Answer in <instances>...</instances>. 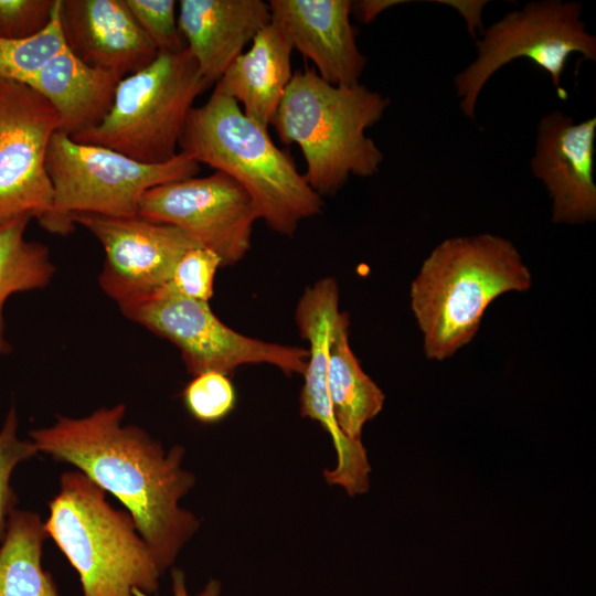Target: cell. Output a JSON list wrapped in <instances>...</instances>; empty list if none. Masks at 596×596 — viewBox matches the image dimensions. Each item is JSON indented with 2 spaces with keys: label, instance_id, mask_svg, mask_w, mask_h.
Listing matches in <instances>:
<instances>
[{
  "label": "cell",
  "instance_id": "obj_26",
  "mask_svg": "<svg viewBox=\"0 0 596 596\" xmlns=\"http://www.w3.org/2000/svg\"><path fill=\"white\" fill-rule=\"evenodd\" d=\"M222 266L212 251L198 246L189 249L178 262L169 285L181 296L206 301L214 291V278Z\"/></svg>",
  "mask_w": 596,
  "mask_h": 596
},
{
  "label": "cell",
  "instance_id": "obj_17",
  "mask_svg": "<svg viewBox=\"0 0 596 596\" xmlns=\"http://www.w3.org/2000/svg\"><path fill=\"white\" fill-rule=\"evenodd\" d=\"M292 51L283 26L270 19L251 47L230 64L213 92L234 99L247 117L268 129L294 75Z\"/></svg>",
  "mask_w": 596,
  "mask_h": 596
},
{
  "label": "cell",
  "instance_id": "obj_11",
  "mask_svg": "<svg viewBox=\"0 0 596 596\" xmlns=\"http://www.w3.org/2000/svg\"><path fill=\"white\" fill-rule=\"evenodd\" d=\"M137 214L187 232L201 246L214 252L222 266L236 264L247 254L253 226L258 220L247 191L220 171L148 190Z\"/></svg>",
  "mask_w": 596,
  "mask_h": 596
},
{
  "label": "cell",
  "instance_id": "obj_5",
  "mask_svg": "<svg viewBox=\"0 0 596 596\" xmlns=\"http://www.w3.org/2000/svg\"><path fill=\"white\" fill-rule=\"evenodd\" d=\"M47 538L76 571L82 596H134L159 589L160 568L132 517L79 470L64 471L49 502Z\"/></svg>",
  "mask_w": 596,
  "mask_h": 596
},
{
  "label": "cell",
  "instance_id": "obj_23",
  "mask_svg": "<svg viewBox=\"0 0 596 596\" xmlns=\"http://www.w3.org/2000/svg\"><path fill=\"white\" fill-rule=\"evenodd\" d=\"M14 405L9 408L0 428V542L7 531L10 514L18 503L11 479L15 468L39 451L30 439H21Z\"/></svg>",
  "mask_w": 596,
  "mask_h": 596
},
{
  "label": "cell",
  "instance_id": "obj_15",
  "mask_svg": "<svg viewBox=\"0 0 596 596\" xmlns=\"http://www.w3.org/2000/svg\"><path fill=\"white\" fill-rule=\"evenodd\" d=\"M349 0H270L272 19L292 49L312 62L316 73L332 85H354L366 65L350 21Z\"/></svg>",
  "mask_w": 596,
  "mask_h": 596
},
{
  "label": "cell",
  "instance_id": "obj_29",
  "mask_svg": "<svg viewBox=\"0 0 596 596\" xmlns=\"http://www.w3.org/2000/svg\"><path fill=\"white\" fill-rule=\"evenodd\" d=\"M401 2L393 0H364L358 2L356 9L363 22L369 23L383 10Z\"/></svg>",
  "mask_w": 596,
  "mask_h": 596
},
{
  "label": "cell",
  "instance_id": "obj_7",
  "mask_svg": "<svg viewBox=\"0 0 596 596\" xmlns=\"http://www.w3.org/2000/svg\"><path fill=\"white\" fill-rule=\"evenodd\" d=\"M46 168L53 204L40 224L47 232L67 235L79 214L136 215L148 190L195 177L200 163L180 151L169 161L148 164L56 131L49 145Z\"/></svg>",
  "mask_w": 596,
  "mask_h": 596
},
{
  "label": "cell",
  "instance_id": "obj_24",
  "mask_svg": "<svg viewBox=\"0 0 596 596\" xmlns=\"http://www.w3.org/2000/svg\"><path fill=\"white\" fill-rule=\"evenodd\" d=\"M182 400L193 418L213 424L233 411L236 393L226 374L207 371L193 376L182 392Z\"/></svg>",
  "mask_w": 596,
  "mask_h": 596
},
{
  "label": "cell",
  "instance_id": "obj_13",
  "mask_svg": "<svg viewBox=\"0 0 596 596\" xmlns=\"http://www.w3.org/2000/svg\"><path fill=\"white\" fill-rule=\"evenodd\" d=\"M595 137V117L575 123L554 110L539 121L530 167L552 199L554 223L585 224L596 219Z\"/></svg>",
  "mask_w": 596,
  "mask_h": 596
},
{
  "label": "cell",
  "instance_id": "obj_28",
  "mask_svg": "<svg viewBox=\"0 0 596 596\" xmlns=\"http://www.w3.org/2000/svg\"><path fill=\"white\" fill-rule=\"evenodd\" d=\"M172 595L173 596H190L187 589L185 575L183 571L173 568L171 572ZM221 584L219 581H210L205 587L196 596H220ZM134 596H153L139 589L132 590Z\"/></svg>",
  "mask_w": 596,
  "mask_h": 596
},
{
  "label": "cell",
  "instance_id": "obj_27",
  "mask_svg": "<svg viewBox=\"0 0 596 596\" xmlns=\"http://www.w3.org/2000/svg\"><path fill=\"white\" fill-rule=\"evenodd\" d=\"M57 0H0V38L24 39L52 20Z\"/></svg>",
  "mask_w": 596,
  "mask_h": 596
},
{
  "label": "cell",
  "instance_id": "obj_18",
  "mask_svg": "<svg viewBox=\"0 0 596 596\" xmlns=\"http://www.w3.org/2000/svg\"><path fill=\"white\" fill-rule=\"evenodd\" d=\"M121 78L85 64L66 46L35 74L28 86L55 109L61 121L58 131L75 137L105 119Z\"/></svg>",
  "mask_w": 596,
  "mask_h": 596
},
{
  "label": "cell",
  "instance_id": "obj_10",
  "mask_svg": "<svg viewBox=\"0 0 596 596\" xmlns=\"http://www.w3.org/2000/svg\"><path fill=\"white\" fill-rule=\"evenodd\" d=\"M61 121L32 87L0 78V226L15 219L41 223L53 204L47 149Z\"/></svg>",
  "mask_w": 596,
  "mask_h": 596
},
{
  "label": "cell",
  "instance_id": "obj_2",
  "mask_svg": "<svg viewBox=\"0 0 596 596\" xmlns=\"http://www.w3.org/2000/svg\"><path fill=\"white\" fill-rule=\"evenodd\" d=\"M531 286V270L509 240L489 233L444 240L424 259L409 289L425 356H453L477 334L492 301Z\"/></svg>",
  "mask_w": 596,
  "mask_h": 596
},
{
  "label": "cell",
  "instance_id": "obj_8",
  "mask_svg": "<svg viewBox=\"0 0 596 596\" xmlns=\"http://www.w3.org/2000/svg\"><path fill=\"white\" fill-rule=\"evenodd\" d=\"M582 9L578 2L533 1L482 31V38L476 41V60L454 79L461 111L473 119L477 99L488 79L521 57L549 73L558 96L565 99L561 77L570 55L579 53L585 60L596 61V38L581 20Z\"/></svg>",
  "mask_w": 596,
  "mask_h": 596
},
{
  "label": "cell",
  "instance_id": "obj_12",
  "mask_svg": "<svg viewBox=\"0 0 596 596\" xmlns=\"http://www.w3.org/2000/svg\"><path fill=\"white\" fill-rule=\"evenodd\" d=\"M73 223L85 227L102 245L105 260L98 283L118 306L169 284L180 258L201 246L181 228L138 214H79Z\"/></svg>",
  "mask_w": 596,
  "mask_h": 596
},
{
  "label": "cell",
  "instance_id": "obj_14",
  "mask_svg": "<svg viewBox=\"0 0 596 596\" xmlns=\"http://www.w3.org/2000/svg\"><path fill=\"white\" fill-rule=\"evenodd\" d=\"M67 49L85 64L120 77L158 55L126 0H58Z\"/></svg>",
  "mask_w": 596,
  "mask_h": 596
},
{
  "label": "cell",
  "instance_id": "obj_1",
  "mask_svg": "<svg viewBox=\"0 0 596 596\" xmlns=\"http://www.w3.org/2000/svg\"><path fill=\"white\" fill-rule=\"evenodd\" d=\"M125 415L123 403L83 417L57 415L52 425L29 436L39 453L75 467L113 494L164 572L200 526L198 518L179 505L195 477L182 467L184 447L166 451L145 429L124 424Z\"/></svg>",
  "mask_w": 596,
  "mask_h": 596
},
{
  "label": "cell",
  "instance_id": "obj_20",
  "mask_svg": "<svg viewBox=\"0 0 596 596\" xmlns=\"http://www.w3.org/2000/svg\"><path fill=\"white\" fill-rule=\"evenodd\" d=\"M46 539L44 521L36 512L12 511L0 542V596H60L42 565Z\"/></svg>",
  "mask_w": 596,
  "mask_h": 596
},
{
  "label": "cell",
  "instance_id": "obj_19",
  "mask_svg": "<svg viewBox=\"0 0 596 596\" xmlns=\"http://www.w3.org/2000/svg\"><path fill=\"white\" fill-rule=\"evenodd\" d=\"M349 315L340 311L329 345L327 385L336 421L353 441L383 408L385 395L363 371L349 342Z\"/></svg>",
  "mask_w": 596,
  "mask_h": 596
},
{
  "label": "cell",
  "instance_id": "obj_21",
  "mask_svg": "<svg viewBox=\"0 0 596 596\" xmlns=\"http://www.w3.org/2000/svg\"><path fill=\"white\" fill-rule=\"evenodd\" d=\"M30 220L23 216L0 226V355L12 351L3 315L7 300L18 292L45 288L56 270L49 248L24 237Z\"/></svg>",
  "mask_w": 596,
  "mask_h": 596
},
{
  "label": "cell",
  "instance_id": "obj_3",
  "mask_svg": "<svg viewBox=\"0 0 596 596\" xmlns=\"http://www.w3.org/2000/svg\"><path fill=\"white\" fill-rule=\"evenodd\" d=\"M179 146L198 163L237 181L249 194L258 220L280 235L292 236L304 220L322 211V196L292 158L227 96L213 92L206 103L191 109Z\"/></svg>",
  "mask_w": 596,
  "mask_h": 596
},
{
  "label": "cell",
  "instance_id": "obj_4",
  "mask_svg": "<svg viewBox=\"0 0 596 596\" xmlns=\"http://www.w3.org/2000/svg\"><path fill=\"white\" fill-rule=\"evenodd\" d=\"M389 105L387 97L360 83L332 85L306 67L294 73L272 125L284 143L299 146L311 189L332 195L350 175L379 172L384 157L365 130Z\"/></svg>",
  "mask_w": 596,
  "mask_h": 596
},
{
  "label": "cell",
  "instance_id": "obj_6",
  "mask_svg": "<svg viewBox=\"0 0 596 596\" xmlns=\"http://www.w3.org/2000/svg\"><path fill=\"white\" fill-rule=\"evenodd\" d=\"M211 86L185 47L158 53L140 71L121 78L113 106L95 128L71 137L158 164L172 159L194 100Z\"/></svg>",
  "mask_w": 596,
  "mask_h": 596
},
{
  "label": "cell",
  "instance_id": "obj_16",
  "mask_svg": "<svg viewBox=\"0 0 596 596\" xmlns=\"http://www.w3.org/2000/svg\"><path fill=\"white\" fill-rule=\"evenodd\" d=\"M178 28L202 77L215 84L270 19L262 0H181Z\"/></svg>",
  "mask_w": 596,
  "mask_h": 596
},
{
  "label": "cell",
  "instance_id": "obj_9",
  "mask_svg": "<svg viewBox=\"0 0 596 596\" xmlns=\"http://www.w3.org/2000/svg\"><path fill=\"white\" fill-rule=\"evenodd\" d=\"M123 315L180 351L188 372L228 375L245 364H272L286 375L304 374L308 350L242 334L212 311L209 302L187 298L169 284L119 305Z\"/></svg>",
  "mask_w": 596,
  "mask_h": 596
},
{
  "label": "cell",
  "instance_id": "obj_25",
  "mask_svg": "<svg viewBox=\"0 0 596 596\" xmlns=\"http://www.w3.org/2000/svg\"><path fill=\"white\" fill-rule=\"evenodd\" d=\"M126 3L158 53H175L187 47L178 28L174 0H126Z\"/></svg>",
  "mask_w": 596,
  "mask_h": 596
},
{
  "label": "cell",
  "instance_id": "obj_30",
  "mask_svg": "<svg viewBox=\"0 0 596 596\" xmlns=\"http://www.w3.org/2000/svg\"><path fill=\"white\" fill-rule=\"evenodd\" d=\"M447 3H450L451 6L456 7L460 13L464 14L468 26L469 32L472 34L476 26H480V9L483 6L485 2H450L447 1Z\"/></svg>",
  "mask_w": 596,
  "mask_h": 596
},
{
  "label": "cell",
  "instance_id": "obj_22",
  "mask_svg": "<svg viewBox=\"0 0 596 596\" xmlns=\"http://www.w3.org/2000/svg\"><path fill=\"white\" fill-rule=\"evenodd\" d=\"M65 47L57 0L52 20L41 32L24 39L0 38V78L29 85Z\"/></svg>",
  "mask_w": 596,
  "mask_h": 596
}]
</instances>
